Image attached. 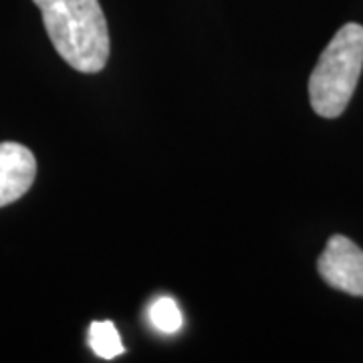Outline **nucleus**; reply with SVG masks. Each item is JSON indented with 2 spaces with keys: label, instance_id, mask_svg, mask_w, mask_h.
Listing matches in <instances>:
<instances>
[{
  "label": "nucleus",
  "instance_id": "nucleus-1",
  "mask_svg": "<svg viewBox=\"0 0 363 363\" xmlns=\"http://www.w3.org/2000/svg\"><path fill=\"white\" fill-rule=\"evenodd\" d=\"M55 51L81 73H99L109 59V30L99 0H33Z\"/></svg>",
  "mask_w": 363,
  "mask_h": 363
},
{
  "label": "nucleus",
  "instance_id": "nucleus-2",
  "mask_svg": "<svg viewBox=\"0 0 363 363\" xmlns=\"http://www.w3.org/2000/svg\"><path fill=\"white\" fill-rule=\"evenodd\" d=\"M363 69V26L347 23L327 45L309 77V101L317 116L335 119L350 105Z\"/></svg>",
  "mask_w": 363,
  "mask_h": 363
},
{
  "label": "nucleus",
  "instance_id": "nucleus-3",
  "mask_svg": "<svg viewBox=\"0 0 363 363\" xmlns=\"http://www.w3.org/2000/svg\"><path fill=\"white\" fill-rule=\"evenodd\" d=\"M317 271L329 286L363 297V250L347 236L335 234L327 240L317 260Z\"/></svg>",
  "mask_w": 363,
  "mask_h": 363
},
{
  "label": "nucleus",
  "instance_id": "nucleus-4",
  "mask_svg": "<svg viewBox=\"0 0 363 363\" xmlns=\"http://www.w3.org/2000/svg\"><path fill=\"white\" fill-rule=\"evenodd\" d=\"M37 160L23 143L0 142V208L9 206L30 190Z\"/></svg>",
  "mask_w": 363,
  "mask_h": 363
},
{
  "label": "nucleus",
  "instance_id": "nucleus-5",
  "mask_svg": "<svg viewBox=\"0 0 363 363\" xmlns=\"http://www.w3.org/2000/svg\"><path fill=\"white\" fill-rule=\"evenodd\" d=\"M89 345L101 359H113L121 355L125 347L111 321H93L89 327Z\"/></svg>",
  "mask_w": 363,
  "mask_h": 363
},
{
  "label": "nucleus",
  "instance_id": "nucleus-6",
  "mask_svg": "<svg viewBox=\"0 0 363 363\" xmlns=\"http://www.w3.org/2000/svg\"><path fill=\"white\" fill-rule=\"evenodd\" d=\"M147 317H150V323L154 325V329H157L164 335L178 333L182 329V325H184L180 307L176 305V301L172 297H157L150 305Z\"/></svg>",
  "mask_w": 363,
  "mask_h": 363
}]
</instances>
